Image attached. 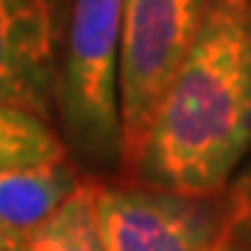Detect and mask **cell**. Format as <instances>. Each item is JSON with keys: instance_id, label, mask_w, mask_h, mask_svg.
Masks as SVG:
<instances>
[{"instance_id": "obj_1", "label": "cell", "mask_w": 251, "mask_h": 251, "mask_svg": "<svg viewBox=\"0 0 251 251\" xmlns=\"http://www.w3.org/2000/svg\"><path fill=\"white\" fill-rule=\"evenodd\" d=\"M251 148V0H206L131 171L151 187L215 196Z\"/></svg>"}, {"instance_id": "obj_2", "label": "cell", "mask_w": 251, "mask_h": 251, "mask_svg": "<svg viewBox=\"0 0 251 251\" xmlns=\"http://www.w3.org/2000/svg\"><path fill=\"white\" fill-rule=\"evenodd\" d=\"M206 0H123L120 28V159L137 162L173 73L196 42Z\"/></svg>"}, {"instance_id": "obj_3", "label": "cell", "mask_w": 251, "mask_h": 251, "mask_svg": "<svg viewBox=\"0 0 251 251\" xmlns=\"http://www.w3.org/2000/svg\"><path fill=\"white\" fill-rule=\"evenodd\" d=\"M120 28L123 0H73L62 64V103L73 134L120 156Z\"/></svg>"}, {"instance_id": "obj_4", "label": "cell", "mask_w": 251, "mask_h": 251, "mask_svg": "<svg viewBox=\"0 0 251 251\" xmlns=\"http://www.w3.org/2000/svg\"><path fill=\"white\" fill-rule=\"evenodd\" d=\"M95 206L106 251H206L221 234V209L204 196L98 184Z\"/></svg>"}, {"instance_id": "obj_5", "label": "cell", "mask_w": 251, "mask_h": 251, "mask_svg": "<svg viewBox=\"0 0 251 251\" xmlns=\"http://www.w3.org/2000/svg\"><path fill=\"white\" fill-rule=\"evenodd\" d=\"M59 45V0H0V103L48 120Z\"/></svg>"}, {"instance_id": "obj_6", "label": "cell", "mask_w": 251, "mask_h": 251, "mask_svg": "<svg viewBox=\"0 0 251 251\" xmlns=\"http://www.w3.org/2000/svg\"><path fill=\"white\" fill-rule=\"evenodd\" d=\"M78 184L67 156L31 165H11L0 171V229L31 232Z\"/></svg>"}, {"instance_id": "obj_7", "label": "cell", "mask_w": 251, "mask_h": 251, "mask_svg": "<svg viewBox=\"0 0 251 251\" xmlns=\"http://www.w3.org/2000/svg\"><path fill=\"white\" fill-rule=\"evenodd\" d=\"M95 198L98 184L78 181L70 196L28 232V251H106Z\"/></svg>"}, {"instance_id": "obj_8", "label": "cell", "mask_w": 251, "mask_h": 251, "mask_svg": "<svg viewBox=\"0 0 251 251\" xmlns=\"http://www.w3.org/2000/svg\"><path fill=\"white\" fill-rule=\"evenodd\" d=\"M64 145L45 117L0 103V171L11 165L62 159Z\"/></svg>"}, {"instance_id": "obj_9", "label": "cell", "mask_w": 251, "mask_h": 251, "mask_svg": "<svg viewBox=\"0 0 251 251\" xmlns=\"http://www.w3.org/2000/svg\"><path fill=\"white\" fill-rule=\"evenodd\" d=\"M221 229L251 251V165H246L240 176L229 184L221 209Z\"/></svg>"}, {"instance_id": "obj_10", "label": "cell", "mask_w": 251, "mask_h": 251, "mask_svg": "<svg viewBox=\"0 0 251 251\" xmlns=\"http://www.w3.org/2000/svg\"><path fill=\"white\" fill-rule=\"evenodd\" d=\"M0 251H28V234L0 229Z\"/></svg>"}, {"instance_id": "obj_11", "label": "cell", "mask_w": 251, "mask_h": 251, "mask_svg": "<svg viewBox=\"0 0 251 251\" xmlns=\"http://www.w3.org/2000/svg\"><path fill=\"white\" fill-rule=\"evenodd\" d=\"M206 251H249V249H246V246H240L237 240H232V237H229V234L221 229V234H218L215 243H212Z\"/></svg>"}]
</instances>
